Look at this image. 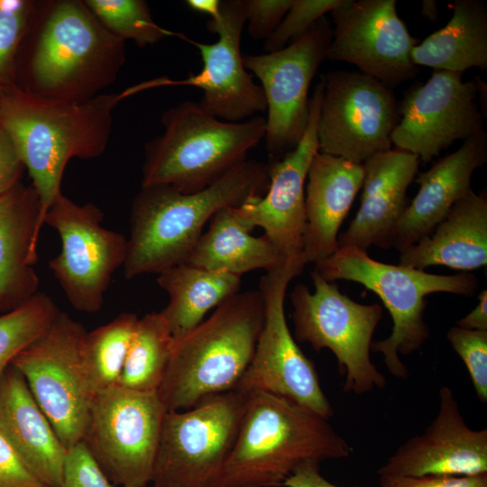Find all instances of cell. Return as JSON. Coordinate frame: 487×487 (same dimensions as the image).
Instances as JSON below:
<instances>
[{
    "label": "cell",
    "mask_w": 487,
    "mask_h": 487,
    "mask_svg": "<svg viewBox=\"0 0 487 487\" xmlns=\"http://www.w3.org/2000/svg\"><path fill=\"white\" fill-rule=\"evenodd\" d=\"M121 93L73 102L32 93L14 84L0 87V126L10 137L41 203V224L61 192L72 158L92 159L106 149L113 111Z\"/></svg>",
    "instance_id": "1"
},
{
    "label": "cell",
    "mask_w": 487,
    "mask_h": 487,
    "mask_svg": "<svg viewBox=\"0 0 487 487\" xmlns=\"http://www.w3.org/2000/svg\"><path fill=\"white\" fill-rule=\"evenodd\" d=\"M268 185L267 164L245 160L198 192L169 185L142 187L131 208L125 279L159 274L185 262L216 212L263 196Z\"/></svg>",
    "instance_id": "2"
},
{
    "label": "cell",
    "mask_w": 487,
    "mask_h": 487,
    "mask_svg": "<svg viewBox=\"0 0 487 487\" xmlns=\"http://www.w3.org/2000/svg\"><path fill=\"white\" fill-rule=\"evenodd\" d=\"M247 395L222 487H280L305 461L350 455L349 444L327 419L275 394Z\"/></svg>",
    "instance_id": "3"
},
{
    "label": "cell",
    "mask_w": 487,
    "mask_h": 487,
    "mask_svg": "<svg viewBox=\"0 0 487 487\" xmlns=\"http://www.w3.org/2000/svg\"><path fill=\"white\" fill-rule=\"evenodd\" d=\"M263 317L259 289L237 292L176 340L158 390L167 411L189 409L235 390L253 359Z\"/></svg>",
    "instance_id": "4"
},
{
    "label": "cell",
    "mask_w": 487,
    "mask_h": 487,
    "mask_svg": "<svg viewBox=\"0 0 487 487\" xmlns=\"http://www.w3.org/2000/svg\"><path fill=\"white\" fill-rule=\"evenodd\" d=\"M29 65L32 93L81 102L113 84L125 61L124 41L85 1L48 3Z\"/></svg>",
    "instance_id": "5"
},
{
    "label": "cell",
    "mask_w": 487,
    "mask_h": 487,
    "mask_svg": "<svg viewBox=\"0 0 487 487\" xmlns=\"http://www.w3.org/2000/svg\"><path fill=\"white\" fill-rule=\"evenodd\" d=\"M161 123L163 133L144 147L142 187L169 185L183 193L207 188L245 161L266 132L262 116L226 122L193 101L166 110Z\"/></svg>",
    "instance_id": "6"
},
{
    "label": "cell",
    "mask_w": 487,
    "mask_h": 487,
    "mask_svg": "<svg viewBox=\"0 0 487 487\" xmlns=\"http://www.w3.org/2000/svg\"><path fill=\"white\" fill-rule=\"evenodd\" d=\"M315 264V270L325 280L360 283L381 299L391 317L392 332L386 339L372 343L371 348L383 354L388 371L399 379L409 376L400 354L409 355L418 351L430 336L424 319L426 298L437 292L469 297L478 288L477 277L470 272L427 273L424 270L378 262L366 251L357 248H338Z\"/></svg>",
    "instance_id": "7"
},
{
    "label": "cell",
    "mask_w": 487,
    "mask_h": 487,
    "mask_svg": "<svg viewBox=\"0 0 487 487\" xmlns=\"http://www.w3.org/2000/svg\"><path fill=\"white\" fill-rule=\"evenodd\" d=\"M248 395L234 390L195 407L167 411L155 458L153 487H222Z\"/></svg>",
    "instance_id": "8"
},
{
    "label": "cell",
    "mask_w": 487,
    "mask_h": 487,
    "mask_svg": "<svg viewBox=\"0 0 487 487\" xmlns=\"http://www.w3.org/2000/svg\"><path fill=\"white\" fill-rule=\"evenodd\" d=\"M314 291L301 283L291 294L294 337L308 343L317 352L329 349L345 375L344 391L362 395L384 389L386 378L370 356L372 338L382 317L378 304H360L325 280L317 270L311 272Z\"/></svg>",
    "instance_id": "9"
},
{
    "label": "cell",
    "mask_w": 487,
    "mask_h": 487,
    "mask_svg": "<svg viewBox=\"0 0 487 487\" xmlns=\"http://www.w3.org/2000/svg\"><path fill=\"white\" fill-rule=\"evenodd\" d=\"M87 332L60 311L49 329L12 362L67 450L83 440L94 398L82 360Z\"/></svg>",
    "instance_id": "10"
},
{
    "label": "cell",
    "mask_w": 487,
    "mask_h": 487,
    "mask_svg": "<svg viewBox=\"0 0 487 487\" xmlns=\"http://www.w3.org/2000/svg\"><path fill=\"white\" fill-rule=\"evenodd\" d=\"M167 409L158 391L96 394L83 442L114 485L148 487Z\"/></svg>",
    "instance_id": "11"
},
{
    "label": "cell",
    "mask_w": 487,
    "mask_h": 487,
    "mask_svg": "<svg viewBox=\"0 0 487 487\" xmlns=\"http://www.w3.org/2000/svg\"><path fill=\"white\" fill-rule=\"evenodd\" d=\"M304 267L286 262L262 277L259 290L264 305L263 323L251 363L235 390L246 394H275L328 420L334 415L332 405L322 390L314 363L297 345L285 317L289 283Z\"/></svg>",
    "instance_id": "12"
},
{
    "label": "cell",
    "mask_w": 487,
    "mask_h": 487,
    "mask_svg": "<svg viewBox=\"0 0 487 487\" xmlns=\"http://www.w3.org/2000/svg\"><path fill=\"white\" fill-rule=\"evenodd\" d=\"M103 219L93 203L78 204L62 193L44 217L61 242L49 266L69 302L80 312L101 309L112 276L126 257L127 238L103 226Z\"/></svg>",
    "instance_id": "13"
},
{
    "label": "cell",
    "mask_w": 487,
    "mask_h": 487,
    "mask_svg": "<svg viewBox=\"0 0 487 487\" xmlns=\"http://www.w3.org/2000/svg\"><path fill=\"white\" fill-rule=\"evenodd\" d=\"M318 152L357 164L391 149L400 105L392 88L360 71L322 75Z\"/></svg>",
    "instance_id": "14"
},
{
    "label": "cell",
    "mask_w": 487,
    "mask_h": 487,
    "mask_svg": "<svg viewBox=\"0 0 487 487\" xmlns=\"http://www.w3.org/2000/svg\"><path fill=\"white\" fill-rule=\"evenodd\" d=\"M332 27L324 17L289 45L276 51L243 57L246 69L261 81L266 99L265 144L270 161L293 150L309 115L310 83L325 59Z\"/></svg>",
    "instance_id": "15"
},
{
    "label": "cell",
    "mask_w": 487,
    "mask_h": 487,
    "mask_svg": "<svg viewBox=\"0 0 487 487\" xmlns=\"http://www.w3.org/2000/svg\"><path fill=\"white\" fill-rule=\"evenodd\" d=\"M245 23L244 0L221 1L219 16L207 23V30L218 35L217 41L202 43L186 35L181 39L198 50L203 62L199 73L185 79L162 77L142 82L124 89V97L158 87L190 86L203 91L199 106L220 120L243 122L266 111L263 90L245 69L240 51Z\"/></svg>",
    "instance_id": "16"
},
{
    "label": "cell",
    "mask_w": 487,
    "mask_h": 487,
    "mask_svg": "<svg viewBox=\"0 0 487 487\" xmlns=\"http://www.w3.org/2000/svg\"><path fill=\"white\" fill-rule=\"evenodd\" d=\"M331 15L326 59L354 65L391 88L418 73L410 54L418 40L400 18L395 0H343Z\"/></svg>",
    "instance_id": "17"
},
{
    "label": "cell",
    "mask_w": 487,
    "mask_h": 487,
    "mask_svg": "<svg viewBox=\"0 0 487 487\" xmlns=\"http://www.w3.org/2000/svg\"><path fill=\"white\" fill-rule=\"evenodd\" d=\"M462 75L435 69L426 83L405 94L391 135L395 149L429 162L455 141L483 128L476 82L463 81Z\"/></svg>",
    "instance_id": "18"
},
{
    "label": "cell",
    "mask_w": 487,
    "mask_h": 487,
    "mask_svg": "<svg viewBox=\"0 0 487 487\" xmlns=\"http://www.w3.org/2000/svg\"><path fill=\"white\" fill-rule=\"evenodd\" d=\"M323 81L309 101L304 134L296 147L267 164L269 185L265 194L235 207L239 216L253 228L259 226L285 262L306 265L303 235L306 225L305 182L310 163L318 152L317 123Z\"/></svg>",
    "instance_id": "19"
},
{
    "label": "cell",
    "mask_w": 487,
    "mask_h": 487,
    "mask_svg": "<svg viewBox=\"0 0 487 487\" xmlns=\"http://www.w3.org/2000/svg\"><path fill=\"white\" fill-rule=\"evenodd\" d=\"M487 473V429L467 426L448 386L439 389L438 411L419 435L401 446L377 470L390 476Z\"/></svg>",
    "instance_id": "20"
},
{
    "label": "cell",
    "mask_w": 487,
    "mask_h": 487,
    "mask_svg": "<svg viewBox=\"0 0 487 487\" xmlns=\"http://www.w3.org/2000/svg\"><path fill=\"white\" fill-rule=\"evenodd\" d=\"M487 161L484 128L464 141L454 152L417 174L418 190L387 242L400 253L431 234L451 207L471 190L473 173Z\"/></svg>",
    "instance_id": "21"
},
{
    "label": "cell",
    "mask_w": 487,
    "mask_h": 487,
    "mask_svg": "<svg viewBox=\"0 0 487 487\" xmlns=\"http://www.w3.org/2000/svg\"><path fill=\"white\" fill-rule=\"evenodd\" d=\"M419 161L410 152L391 149L363 164L360 207L348 228L338 235V248L387 249L388 239L409 203L407 189L418 174Z\"/></svg>",
    "instance_id": "22"
},
{
    "label": "cell",
    "mask_w": 487,
    "mask_h": 487,
    "mask_svg": "<svg viewBox=\"0 0 487 487\" xmlns=\"http://www.w3.org/2000/svg\"><path fill=\"white\" fill-rule=\"evenodd\" d=\"M364 177L363 164L317 152L308 171L305 196L303 258L317 263L338 249L339 228Z\"/></svg>",
    "instance_id": "23"
},
{
    "label": "cell",
    "mask_w": 487,
    "mask_h": 487,
    "mask_svg": "<svg viewBox=\"0 0 487 487\" xmlns=\"http://www.w3.org/2000/svg\"><path fill=\"white\" fill-rule=\"evenodd\" d=\"M41 224V203L32 185L21 181L0 195V315L39 290L33 265Z\"/></svg>",
    "instance_id": "24"
},
{
    "label": "cell",
    "mask_w": 487,
    "mask_h": 487,
    "mask_svg": "<svg viewBox=\"0 0 487 487\" xmlns=\"http://www.w3.org/2000/svg\"><path fill=\"white\" fill-rule=\"evenodd\" d=\"M0 433L48 487H62L67 449L12 364L0 381Z\"/></svg>",
    "instance_id": "25"
},
{
    "label": "cell",
    "mask_w": 487,
    "mask_h": 487,
    "mask_svg": "<svg viewBox=\"0 0 487 487\" xmlns=\"http://www.w3.org/2000/svg\"><path fill=\"white\" fill-rule=\"evenodd\" d=\"M487 263V198L473 189L428 235L400 252V264L425 270L446 266L468 272Z\"/></svg>",
    "instance_id": "26"
},
{
    "label": "cell",
    "mask_w": 487,
    "mask_h": 487,
    "mask_svg": "<svg viewBox=\"0 0 487 487\" xmlns=\"http://www.w3.org/2000/svg\"><path fill=\"white\" fill-rule=\"evenodd\" d=\"M235 207L214 215L186 263L241 277L257 269L269 271L286 262L265 234H251L253 228L239 216Z\"/></svg>",
    "instance_id": "27"
},
{
    "label": "cell",
    "mask_w": 487,
    "mask_h": 487,
    "mask_svg": "<svg viewBox=\"0 0 487 487\" xmlns=\"http://www.w3.org/2000/svg\"><path fill=\"white\" fill-rule=\"evenodd\" d=\"M449 22L411 51L415 66L464 73L487 69V8L479 0H455Z\"/></svg>",
    "instance_id": "28"
},
{
    "label": "cell",
    "mask_w": 487,
    "mask_h": 487,
    "mask_svg": "<svg viewBox=\"0 0 487 487\" xmlns=\"http://www.w3.org/2000/svg\"><path fill=\"white\" fill-rule=\"evenodd\" d=\"M157 281L169 295L161 313L176 341L198 326L210 309L239 292L241 277L183 262L161 271Z\"/></svg>",
    "instance_id": "29"
},
{
    "label": "cell",
    "mask_w": 487,
    "mask_h": 487,
    "mask_svg": "<svg viewBox=\"0 0 487 487\" xmlns=\"http://www.w3.org/2000/svg\"><path fill=\"white\" fill-rule=\"evenodd\" d=\"M174 344L161 311L139 317L117 386L139 392L158 391Z\"/></svg>",
    "instance_id": "30"
},
{
    "label": "cell",
    "mask_w": 487,
    "mask_h": 487,
    "mask_svg": "<svg viewBox=\"0 0 487 487\" xmlns=\"http://www.w3.org/2000/svg\"><path fill=\"white\" fill-rule=\"evenodd\" d=\"M138 319L136 314L124 312L87 332L82 360L94 396L117 386Z\"/></svg>",
    "instance_id": "31"
},
{
    "label": "cell",
    "mask_w": 487,
    "mask_h": 487,
    "mask_svg": "<svg viewBox=\"0 0 487 487\" xmlns=\"http://www.w3.org/2000/svg\"><path fill=\"white\" fill-rule=\"evenodd\" d=\"M60 311L50 296L38 291L0 315V381L13 360L49 329Z\"/></svg>",
    "instance_id": "32"
},
{
    "label": "cell",
    "mask_w": 487,
    "mask_h": 487,
    "mask_svg": "<svg viewBox=\"0 0 487 487\" xmlns=\"http://www.w3.org/2000/svg\"><path fill=\"white\" fill-rule=\"evenodd\" d=\"M85 3L111 33L124 41L131 40L141 48L166 37L182 39L184 35L156 23L148 4L142 0H86Z\"/></svg>",
    "instance_id": "33"
},
{
    "label": "cell",
    "mask_w": 487,
    "mask_h": 487,
    "mask_svg": "<svg viewBox=\"0 0 487 487\" xmlns=\"http://www.w3.org/2000/svg\"><path fill=\"white\" fill-rule=\"evenodd\" d=\"M34 6L27 0H0V87L14 84L16 52L32 20Z\"/></svg>",
    "instance_id": "34"
},
{
    "label": "cell",
    "mask_w": 487,
    "mask_h": 487,
    "mask_svg": "<svg viewBox=\"0 0 487 487\" xmlns=\"http://www.w3.org/2000/svg\"><path fill=\"white\" fill-rule=\"evenodd\" d=\"M343 0H292L291 5L273 33L265 41L264 50L272 52L283 49L290 40L303 35L327 12Z\"/></svg>",
    "instance_id": "35"
},
{
    "label": "cell",
    "mask_w": 487,
    "mask_h": 487,
    "mask_svg": "<svg viewBox=\"0 0 487 487\" xmlns=\"http://www.w3.org/2000/svg\"><path fill=\"white\" fill-rule=\"evenodd\" d=\"M455 352L464 363L476 396L487 402V331L469 330L455 326L446 333Z\"/></svg>",
    "instance_id": "36"
},
{
    "label": "cell",
    "mask_w": 487,
    "mask_h": 487,
    "mask_svg": "<svg viewBox=\"0 0 487 487\" xmlns=\"http://www.w3.org/2000/svg\"><path fill=\"white\" fill-rule=\"evenodd\" d=\"M62 487H113L83 441L67 450Z\"/></svg>",
    "instance_id": "37"
},
{
    "label": "cell",
    "mask_w": 487,
    "mask_h": 487,
    "mask_svg": "<svg viewBox=\"0 0 487 487\" xmlns=\"http://www.w3.org/2000/svg\"><path fill=\"white\" fill-rule=\"evenodd\" d=\"M292 0H244L247 31L254 40H267L279 26Z\"/></svg>",
    "instance_id": "38"
},
{
    "label": "cell",
    "mask_w": 487,
    "mask_h": 487,
    "mask_svg": "<svg viewBox=\"0 0 487 487\" xmlns=\"http://www.w3.org/2000/svg\"><path fill=\"white\" fill-rule=\"evenodd\" d=\"M0 487H48L0 433Z\"/></svg>",
    "instance_id": "39"
},
{
    "label": "cell",
    "mask_w": 487,
    "mask_h": 487,
    "mask_svg": "<svg viewBox=\"0 0 487 487\" xmlns=\"http://www.w3.org/2000/svg\"><path fill=\"white\" fill-rule=\"evenodd\" d=\"M380 487H487V473L477 475L379 476Z\"/></svg>",
    "instance_id": "40"
},
{
    "label": "cell",
    "mask_w": 487,
    "mask_h": 487,
    "mask_svg": "<svg viewBox=\"0 0 487 487\" xmlns=\"http://www.w3.org/2000/svg\"><path fill=\"white\" fill-rule=\"evenodd\" d=\"M23 170L10 137L0 126V195L20 182Z\"/></svg>",
    "instance_id": "41"
},
{
    "label": "cell",
    "mask_w": 487,
    "mask_h": 487,
    "mask_svg": "<svg viewBox=\"0 0 487 487\" xmlns=\"http://www.w3.org/2000/svg\"><path fill=\"white\" fill-rule=\"evenodd\" d=\"M286 487H338L325 479L319 472V462L308 460L299 464L285 480Z\"/></svg>",
    "instance_id": "42"
},
{
    "label": "cell",
    "mask_w": 487,
    "mask_h": 487,
    "mask_svg": "<svg viewBox=\"0 0 487 487\" xmlns=\"http://www.w3.org/2000/svg\"><path fill=\"white\" fill-rule=\"evenodd\" d=\"M476 307L456 322V326L469 330L487 331V290L481 291Z\"/></svg>",
    "instance_id": "43"
},
{
    "label": "cell",
    "mask_w": 487,
    "mask_h": 487,
    "mask_svg": "<svg viewBox=\"0 0 487 487\" xmlns=\"http://www.w3.org/2000/svg\"><path fill=\"white\" fill-rule=\"evenodd\" d=\"M186 5L195 12L208 15L210 19L217 18L220 14V0H188Z\"/></svg>",
    "instance_id": "44"
},
{
    "label": "cell",
    "mask_w": 487,
    "mask_h": 487,
    "mask_svg": "<svg viewBox=\"0 0 487 487\" xmlns=\"http://www.w3.org/2000/svg\"><path fill=\"white\" fill-rule=\"evenodd\" d=\"M422 14L430 21H435L437 18V7L436 1H423Z\"/></svg>",
    "instance_id": "45"
}]
</instances>
